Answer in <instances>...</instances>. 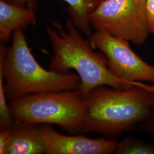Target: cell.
Segmentation results:
<instances>
[{"instance_id": "cell-1", "label": "cell", "mask_w": 154, "mask_h": 154, "mask_svg": "<svg viewBox=\"0 0 154 154\" xmlns=\"http://www.w3.org/2000/svg\"><path fill=\"white\" fill-rule=\"evenodd\" d=\"M154 114V85L128 89L102 85L85 97L82 132L114 139L145 124Z\"/></svg>"}, {"instance_id": "cell-2", "label": "cell", "mask_w": 154, "mask_h": 154, "mask_svg": "<svg viewBox=\"0 0 154 154\" xmlns=\"http://www.w3.org/2000/svg\"><path fill=\"white\" fill-rule=\"evenodd\" d=\"M53 49L50 70L66 74L75 71L80 78L78 90L85 98L94 88L105 85L116 89H128L143 86V82H131L121 79L111 72L105 55L94 51L89 42L69 18L63 28L53 22L46 28Z\"/></svg>"}, {"instance_id": "cell-3", "label": "cell", "mask_w": 154, "mask_h": 154, "mask_svg": "<svg viewBox=\"0 0 154 154\" xmlns=\"http://www.w3.org/2000/svg\"><path fill=\"white\" fill-rule=\"evenodd\" d=\"M0 67L6 97L11 100L33 94L78 89L81 82L77 73L60 74L41 66L21 29L13 33L9 48L1 45Z\"/></svg>"}, {"instance_id": "cell-4", "label": "cell", "mask_w": 154, "mask_h": 154, "mask_svg": "<svg viewBox=\"0 0 154 154\" xmlns=\"http://www.w3.org/2000/svg\"><path fill=\"white\" fill-rule=\"evenodd\" d=\"M13 121L55 125L66 132L82 133L85 98L78 89L30 94L9 103Z\"/></svg>"}, {"instance_id": "cell-5", "label": "cell", "mask_w": 154, "mask_h": 154, "mask_svg": "<svg viewBox=\"0 0 154 154\" xmlns=\"http://www.w3.org/2000/svg\"><path fill=\"white\" fill-rule=\"evenodd\" d=\"M90 21L95 30L138 45L144 44L150 34L145 0H102Z\"/></svg>"}, {"instance_id": "cell-6", "label": "cell", "mask_w": 154, "mask_h": 154, "mask_svg": "<svg viewBox=\"0 0 154 154\" xmlns=\"http://www.w3.org/2000/svg\"><path fill=\"white\" fill-rule=\"evenodd\" d=\"M89 42L105 55L109 68L116 77L131 82L154 84V65L136 54L129 41L97 30L89 37Z\"/></svg>"}, {"instance_id": "cell-7", "label": "cell", "mask_w": 154, "mask_h": 154, "mask_svg": "<svg viewBox=\"0 0 154 154\" xmlns=\"http://www.w3.org/2000/svg\"><path fill=\"white\" fill-rule=\"evenodd\" d=\"M43 138L48 154H114L118 141L114 139H92L83 135L60 134L51 125L42 126Z\"/></svg>"}, {"instance_id": "cell-8", "label": "cell", "mask_w": 154, "mask_h": 154, "mask_svg": "<svg viewBox=\"0 0 154 154\" xmlns=\"http://www.w3.org/2000/svg\"><path fill=\"white\" fill-rule=\"evenodd\" d=\"M7 154H46L42 126L39 124L13 121Z\"/></svg>"}, {"instance_id": "cell-9", "label": "cell", "mask_w": 154, "mask_h": 154, "mask_svg": "<svg viewBox=\"0 0 154 154\" xmlns=\"http://www.w3.org/2000/svg\"><path fill=\"white\" fill-rule=\"evenodd\" d=\"M35 10L0 0V41L7 42L18 29L25 28L35 22Z\"/></svg>"}, {"instance_id": "cell-10", "label": "cell", "mask_w": 154, "mask_h": 154, "mask_svg": "<svg viewBox=\"0 0 154 154\" xmlns=\"http://www.w3.org/2000/svg\"><path fill=\"white\" fill-rule=\"evenodd\" d=\"M31 0H11V3L24 6ZM68 5L70 19L75 27L88 38L91 35V24L90 15L102 0H62Z\"/></svg>"}, {"instance_id": "cell-11", "label": "cell", "mask_w": 154, "mask_h": 154, "mask_svg": "<svg viewBox=\"0 0 154 154\" xmlns=\"http://www.w3.org/2000/svg\"><path fill=\"white\" fill-rule=\"evenodd\" d=\"M114 154H154V145L127 136L118 142Z\"/></svg>"}, {"instance_id": "cell-12", "label": "cell", "mask_w": 154, "mask_h": 154, "mask_svg": "<svg viewBox=\"0 0 154 154\" xmlns=\"http://www.w3.org/2000/svg\"><path fill=\"white\" fill-rule=\"evenodd\" d=\"M11 126L0 127V154H7L8 146L11 140Z\"/></svg>"}, {"instance_id": "cell-13", "label": "cell", "mask_w": 154, "mask_h": 154, "mask_svg": "<svg viewBox=\"0 0 154 154\" xmlns=\"http://www.w3.org/2000/svg\"><path fill=\"white\" fill-rule=\"evenodd\" d=\"M149 32L154 34V0H145Z\"/></svg>"}, {"instance_id": "cell-14", "label": "cell", "mask_w": 154, "mask_h": 154, "mask_svg": "<svg viewBox=\"0 0 154 154\" xmlns=\"http://www.w3.org/2000/svg\"><path fill=\"white\" fill-rule=\"evenodd\" d=\"M154 137V114L151 118L142 126Z\"/></svg>"}, {"instance_id": "cell-15", "label": "cell", "mask_w": 154, "mask_h": 154, "mask_svg": "<svg viewBox=\"0 0 154 154\" xmlns=\"http://www.w3.org/2000/svg\"><path fill=\"white\" fill-rule=\"evenodd\" d=\"M4 1H10L11 0H4Z\"/></svg>"}]
</instances>
